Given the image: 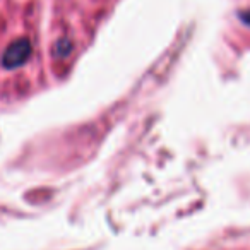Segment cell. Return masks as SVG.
Wrapping results in <instances>:
<instances>
[{
    "label": "cell",
    "mask_w": 250,
    "mask_h": 250,
    "mask_svg": "<svg viewBox=\"0 0 250 250\" xmlns=\"http://www.w3.org/2000/svg\"><path fill=\"white\" fill-rule=\"evenodd\" d=\"M31 43L29 40H18V42L11 43L7 46V50L4 52V59H2V63H4L5 69H14V67H19L22 63L28 62L29 55H31Z\"/></svg>",
    "instance_id": "cell-1"
},
{
    "label": "cell",
    "mask_w": 250,
    "mask_h": 250,
    "mask_svg": "<svg viewBox=\"0 0 250 250\" xmlns=\"http://www.w3.org/2000/svg\"><path fill=\"white\" fill-rule=\"evenodd\" d=\"M240 19H242L245 24H249L250 26V11H243V12H240Z\"/></svg>",
    "instance_id": "cell-2"
}]
</instances>
